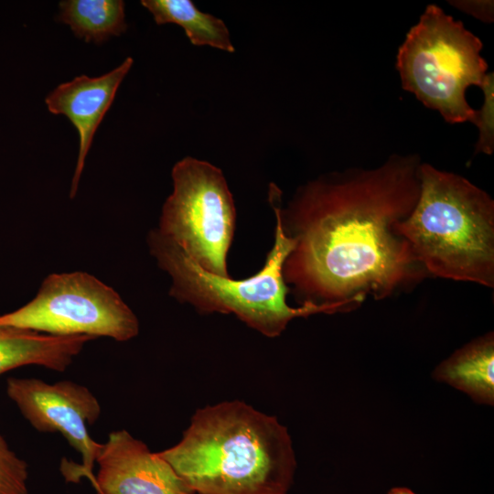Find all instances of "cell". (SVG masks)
Returning <instances> with one entry per match:
<instances>
[{"instance_id": "6da1fadb", "label": "cell", "mask_w": 494, "mask_h": 494, "mask_svg": "<svg viewBox=\"0 0 494 494\" xmlns=\"http://www.w3.org/2000/svg\"><path fill=\"white\" fill-rule=\"evenodd\" d=\"M420 165L417 155H392L375 168L328 174L299 188L285 209L271 184L270 204L294 241L283 277L300 306L356 308L426 274L394 231L418 201Z\"/></svg>"}, {"instance_id": "7a4b0ae2", "label": "cell", "mask_w": 494, "mask_h": 494, "mask_svg": "<svg viewBox=\"0 0 494 494\" xmlns=\"http://www.w3.org/2000/svg\"><path fill=\"white\" fill-rule=\"evenodd\" d=\"M158 453L198 494H287L296 467L286 427L242 401L198 409Z\"/></svg>"}, {"instance_id": "3957f363", "label": "cell", "mask_w": 494, "mask_h": 494, "mask_svg": "<svg viewBox=\"0 0 494 494\" xmlns=\"http://www.w3.org/2000/svg\"><path fill=\"white\" fill-rule=\"evenodd\" d=\"M418 201L394 225L425 274L494 285V201L466 177L427 163Z\"/></svg>"}, {"instance_id": "277c9868", "label": "cell", "mask_w": 494, "mask_h": 494, "mask_svg": "<svg viewBox=\"0 0 494 494\" xmlns=\"http://www.w3.org/2000/svg\"><path fill=\"white\" fill-rule=\"evenodd\" d=\"M275 220L274 245L263 268L242 280L207 272L153 230L148 234L147 243L158 266L171 278L169 295L172 297L191 305L202 314H233L269 338L279 336L295 317L352 310L341 304H305L295 307L287 304L289 288L282 269L294 241L284 232L277 216Z\"/></svg>"}, {"instance_id": "5b68a950", "label": "cell", "mask_w": 494, "mask_h": 494, "mask_svg": "<svg viewBox=\"0 0 494 494\" xmlns=\"http://www.w3.org/2000/svg\"><path fill=\"white\" fill-rule=\"evenodd\" d=\"M481 40L436 5H428L408 31L396 56L402 87L449 124L473 123L467 101L470 86L481 87L488 64Z\"/></svg>"}, {"instance_id": "8992f818", "label": "cell", "mask_w": 494, "mask_h": 494, "mask_svg": "<svg viewBox=\"0 0 494 494\" xmlns=\"http://www.w3.org/2000/svg\"><path fill=\"white\" fill-rule=\"evenodd\" d=\"M171 176L173 191L153 231L207 272L230 276L227 255L236 209L221 170L187 156L175 164Z\"/></svg>"}, {"instance_id": "52a82bcc", "label": "cell", "mask_w": 494, "mask_h": 494, "mask_svg": "<svg viewBox=\"0 0 494 494\" xmlns=\"http://www.w3.org/2000/svg\"><path fill=\"white\" fill-rule=\"evenodd\" d=\"M0 326L55 336L86 335L127 341L139 322L111 286L86 272L48 274L36 296L18 309L1 315Z\"/></svg>"}, {"instance_id": "ba28073f", "label": "cell", "mask_w": 494, "mask_h": 494, "mask_svg": "<svg viewBox=\"0 0 494 494\" xmlns=\"http://www.w3.org/2000/svg\"><path fill=\"white\" fill-rule=\"evenodd\" d=\"M6 393L36 430L60 433L81 455V465L61 462L66 479L75 482L84 477L92 484V469L101 447L88 432V426L101 414V405L92 392L71 381L50 384L35 378L11 377L6 381Z\"/></svg>"}, {"instance_id": "9c48e42d", "label": "cell", "mask_w": 494, "mask_h": 494, "mask_svg": "<svg viewBox=\"0 0 494 494\" xmlns=\"http://www.w3.org/2000/svg\"><path fill=\"white\" fill-rule=\"evenodd\" d=\"M95 462L98 494H195L159 453L125 430L109 435Z\"/></svg>"}, {"instance_id": "30bf717a", "label": "cell", "mask_w": 494, "mask_h": 494, "mask_svg": "<svg viewBox=\"0 0 494 494\" xmlns=\"http://www.w3.org/2000/svg\"><path fill=\"white\" fill-rule=\"evenodd\" d=\"M133 63V59L127 57L118 67L102 76L75 77L70 81L58 85L45 99L48 110L53 114L67 116L79 134V152L70 185V199L78 191L95 132Z\"/></svg>"}, {"instance_id": "8fae6325", "label": "cell", "mask_w": 494, "mask_h": 494, "mask_svg": "<svg viewBox=\"0 0 494 494\" xmlns=\"http://www.w3.org/2000/svg\"><path fill=\"white\" fill-rule=\"evenodd\" d=\"M92 339L86 335L55 336L0 326V374L27 365L64 371Z\"/></svg>"}, {"instance_id": "7c38bea8", "label": "cell", "mask_w": 494, "mask_h": 494, "mask_svg": "<svg viewBox=\"0 0 494 494\" xmlns=\"http://www.w3.org/2000/svg\"><path fill=\"white\" fill-rule=\"evenodd\" d=\"M434 379L469 395L475 402H494V338L488 334L456 350L440 363Z\"/></svg>"}, {"instance_id": "4fadbf2b", "label": "cell", "mask_w": 494, "mask_h": 494, "mask_svg": "<svg viewBox=\"0 0 494 494\" xmlns=\"http://www.w3.org/2000/svg\"><path fill=\"white\" fill-rule=\"evenodd\" d=\"M141 4L157 25L173 23L181 27L191 44L234 52L225 23L200 11L190 0H143Z\"/></svg>"}, {"instance_id": "5bb4252c", "label": "cell", "mask_w": 494, "mask_h": 494, "mask_svg": "<svg viewBox=\"0 0 494 494\" xmlns=\"http://www.w3.org/2000/svg\"><path fill=\"white\" fill-rule=\"evenodd\" d=\"M59 6V20L86 42L99 44L127 28L122 0H66Z\"/></svg>"}, {"instance_id": "9a60e30c", "label": "cell", "mask_w": 494, "mask_h": 494, "mask_svg": "<svg viewBox=\"0 0 494 494\" xmlns=\"http://www.w3.org/2000/svg\"><path fill=\"white\" fill-rule=\"evenodd\" d=\"M28 467L0 434V494H28Z\"/></svg>"}, {"instance_id": "2e32d148", "label": "cell", "mask_w": 494, "mask_h": 494, "mask_svg": "<svg viewBox=\"0 0 494 494\" xmlns=\"http://www.w3.org/2000/svg\"><path fill=\"white\" fill-rule=\"evenodd\" d=\"M480 88L484 93V102L481 108L476 110L473 122L478 128L475 154L491 155L494 150L493 72H488Z\"/></svg>"}, {"instance_id": "e0dca14e", "label": "cell", "mask_w": 494, "mask_h": 494, "mask_svg": "<svg viewBox=\"0 0 494 494\" xmlns=\"http://www.w3.org/2000/svg\"><path fill=\"white\" fill-rule=\"evenodd\" d=\"M452 5L485 22L493 21V1H449Z\"/></svg>"}, {"instance_id": "ac0fdd59", "label": "cell", "mask_w": 494, "mask_h": 494, "mask_svg": "<svg viewBox=\"0 0 494 494\" xmlns=\"http://www.w3.org/2000/svg\"><path fill=\"white\" fill-rule=\"evenodd\" d=\"M387 494H415L411 489L406 487H394L389 489Z\"/></svg>"}]
</instances>
